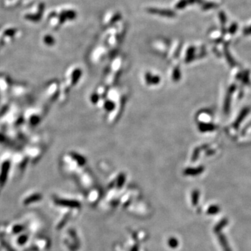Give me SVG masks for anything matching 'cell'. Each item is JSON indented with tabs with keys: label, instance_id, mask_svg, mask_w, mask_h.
I'll return each mask as SVG.
<instances>
[{
	"label": "cell",
	"instance_id": "obj_1",
	"mask_svg": "<svg viewBox=\"0 0 251 251\" xmlns=\"http://www.w3.org/2000/svg\"><path fill=\"white\" fill-rule=\"evenodd\" d=\"M57 204L59 205L63 206L66 207H70V208L78 209L80 208V203L76 200H59L56 201Z\"/></svg>",
	"mask_w": 251,
	"mask_h": 251
},
{
	"label": "cell",
	"instance_id": "obj_2",
	"mask_svg": "<svg viewBox=\"0 0 251 251\" xmlns=\"http://www.w3.org/2000/svg\"><path fill=\"white\" fill-rule=\"evenodd\" d=\"M218 237L219 243H220V246H222L224 251H232L230 246H229L227 239L226 238L225 236L224 235V234H222V233L218 234Z\"/></svg>",
	"mask_w": 251,
	"mask_h": 251
},
{
	"label": "cell",
	"instance_id": "obj_3",
	"mask_svg": "<svg viewBox=\"0 0 251 251\" xmlns=\"http://www.w3.org/2000/svg\"><path fill=\"white\" fill-rule=\"evenodd\" d=\"M204 171V167L200 166L197 168H187L184 170L183 174L185 175L196 176L200 175Z\"/></svg>",
	"mask_w": 251,
	"mask_h": 251
},
{
	"label": "cell",
	"instance_id": "obj_4",
	"mask_svg": "<svg viewBox=\"0 0 251 251\" xmlns=\"http://www.w3.org/2000/svg\"><path fill=\"white\" fill-rule=\"evenodd\" d=\"M228 219L226 218H222L221 220H220V222H218V223H217L216 225H215V227H214L213 228V231L216 234H219L220 232V231L222 230V229H223L224 227H225V226L227 225V224H228Z\"/></svg>",
	"mask_w": 251,
	"mask_h": 251
},
{
	"label": "cell",
	"instance_id": "obj_5",
	"mask_svg": "<svg viewBox=\"0 0 251 251\" xmlns=\"http://www.w3.org/2000/svg\"><path fill=\"white\" fill-rule=\"evenodd\" d=\"M236 86L235 85H233V86H232L230 87V89H229V93L227 94V97L226 98V100H225V112L226 113H228V110H230V96H231V93L233 92L234 90H235Z\"/></svg>",
	"mask_w": 251,
	"mask_h": 251
},
{
	"label": "cell",
	"instance_id": "obj_6",
	"mask_svg": "<svg viewBox=\"0 0 251 251\" xmlns=\"http://www.w3.org/2000/svg\"><path fill=\"white\" fill-rule=\"evenodd\" d=\"M220 211V207L218 205H211L207 210V214L208 215H216Z\"/></svg>",
	"mask_w": 251,
	"mask_h": 251
},
{
	"label": "cell",
	"instance_id": "obj_7",
	"mask_svg": "<svg viewBox=\"0 0 251 251\" xmlns=\"http://www.w3.org/2000/svg\"><path fill=\"white\" fill-rule=\"evenodd\" d=\"M248 112H249V109L248 108H245L241 112V115H239V117H238V119H237V121H235V123H234V126H235L236 128H237V127H238V126L239 125V123H240V122L242 121L243 119L244 118V117H245L246 115L248 113Z\"/></svg>",
	"mask_w": 251,
	"mask_h": 251
},
{
	"label": "cell",
	"instance_id": "obj_8",
	"mask_svg": "<svg viewBox=\"0 0 251 251\" xmlns=\"http://www.w3.org/2000/svg\"><path fill=\"white\" fill-rule=\"evenodd\" d=\"M192 204L193 206H197L198 204L199 197H200V192L198 190H193L192 192Z\"/></svg>",
	"mask_w": 251,
	"mask_h": 251
},
{
	"label": "cell",
	"instance_id": "obj_9",
	"mask_svg": "<svg viewBox=\"0 0 251 251\" xmlns=\"http://www.w3.org/2000/svg\"><path fill=\"white\" fill-rule=\"evenodd\" d=\"M214 126L211 124H206V123H201L199 126V128L201 131H209V130H212L214 129Z\"/></svg>",
	"mask_w": 251,
	"mask_h": 251
},
{
	"label": "cell",
	"instance_id": "obj_10",
	"mask_svg": "<svg viewBox=\"0 0 251 251\" xmlns=\"http://www.w3.org/2000/svg\"><path fill=\"white\" fill-rule=\"evenodd\" d=\"M168 245L169 246L172 248H176L178 247L179 246V241L175 237H172L169 239L168 241Z\"/></svg>",
	"mask_w": 251,
	"mask_h": 251
},
{
	"label": "cell",
	"instance_id": "obj_11",
	"mask_svg": "<svg viewBox=\"0 0 251 251\" xmlns=\"http://www.w3.org/2000/svg\"><path fill=\"white\" fill-rule=\"evenodd\" d=\"M124 181H125V176L122 175L120 176L118 179V181H117V186H118V188H121V187L123 186V183H124Z\"/></svg>",
	"mask_w": 251,
	"mask_h": 251
},
{
	"label": "cell",
	"instance_id": "obj_12",
	"mask_svg": "<svg viewBox=\"0 0 251 251\" xmlns=\"http://www.w3.org/2000/svg\"><path fill=\"white\" fill-rule=\"evenodd\" d=\"M130 251H138V246H134L133 248H132V250Z\"/></svg>",
	"mask_w": 251,
	"mask_h": 251
}]
</instances>
